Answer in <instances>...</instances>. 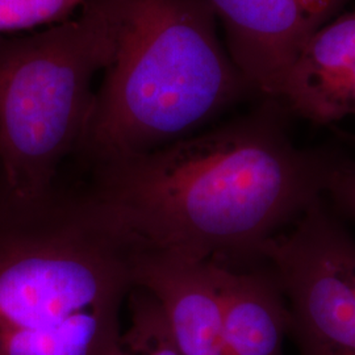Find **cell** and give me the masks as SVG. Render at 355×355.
<instances>
[{
  "instance_id": "6da1fadb",
  "label": "cell",
  "mask_w": 355,
  "mask_h": 355,
  "mask_svg": "<svg viewBox=\"0 0 355 355\" xmlns=\"http://www.w3.org/2000/svg\"><path fill=\"white\" fill-rule=\"evenodd\" d=\"M277 101L150 152L94 164L83 202L137 253L245 267L343 167L292 145Z\"/></svg>"
},
{
  "instance_id": "7a4b0ae2",
  "label": "cell",
  "mask_w": 355,
  "mask_h": 355,
  "mask_svg": "<svg viewBox=\"0 0 355 355\" xmlns=\"http://www.w3.org/2000/svg\"><path fill=\"white\" fill-rule=\"evenodd\" d=\"M51 193L0 224V355H108L135 250L82 198Z\"/></svg>"
},
{
  "instance_id": "3957f363",
  "label": "cell",
  "mask_w": 355,
  "mask_h": 355,
  "mask_svg": "<svg viewBox=\"0 0 355 355\" xmlns=\"http://www.w3.org/2000/svg\"><path fill=\"white\" fill-rule=\"evenodd\" d=\"M207 0H127L78 152L94 164L192 136L253 94Z\"/></svg>"
},
{
  "instance_id": "277c9868",
  "label": "cell",
  "mask_w": 355,
  "mask_h": 355,
  "mask_svg": "<svg viewBox=\"0 0 355 355\" xmlns=\"http://www.w3.org/2000/svg\"><path fill=\"white\" fill-rule=\"evenodd\" d=\"M127 0H85L74 20L26 37L0 36V166L13 202L51 192L78 152L95 76L114 60Z\"/></svg>"
},
{
  "instance_id": "5b68a950",
  "label": "cell",
  "mask_w": 355,
  "mask_h": 355,
  "mask_svg": "<svg viewBox=\"0 0 355 355\" xmlns=\"http://www.w3.org/2000/svg\"><path fill=\"white\" fill-rule=\"evenodd\" d=\"M286 300L299 355H355V241L321 200L259 250Z\"/></svg>"
},
{
  "instance_id": "8992f818",
  "label": "cell",
  "mask_w": 355,
  "mask_h": 355,
  "mask_svg": "<svg viewBox=\"0 0 355 355\" xmlns=\"http://www.w3.org/2000/svg\"><path fill=\"white\" fill-rule=\"evenodd\" d=\"M249 89L279 99L293 61L320 28L353 0H207Z\"/></svg>"
},
{
  "instance_id": "52a82bcc",
  "label": "cell",
  "mask_w": 355,
  "mask_h": 355,
  "mask_svg": "<svg viewBox=\"0 0 355 355\" xmlns=\"http://www.w3.org/2000/svg\"><path fill=\"white\" fill-rule=\"evenodd\" d=\"M133 280L161 305L179 355H229L216 265L135 252Z\"/></svg>"
},
{
  "instance_id": "ba28073f",
  "label": "cell",
  "mask_w": 355,
  "mask_h": 355,
  "mask_svg": "<svg viewBox=\"0 0 355 355\" xmlns=\"http://www.w3.org/2000/svg\"><path fill=\"white\" fill-rule=\"evenodd\" d=\"M355 78V11L341 13L309 38L293 61L278 102L318 124L350 114Z\"/></svg>"
},
{
  "instance_id": "9c48e42d",
  "label": "cell",
  "mask_w": 355,
  "mask_h": 355,
  "mask_svg": "<svg viewBox=\"0 0 355 355\" xmlns=\"http://www.w3.org/2000/svg\"><path fill=\"white\" fill-rule=\"evenodd\" d=\"M229 355H282L290 331L286 300L271 271L216 265Z\"/></svg>"
},
{
  "instance_id": "30bf717a",
  "label": "cell",
  "mask_w": 355,
  "mask_h": 355,
  "mask_svg": "<svg viewBox=\"0 0 355 355\" xmlns=\"http://www.w3.org/2000/svg\"><path fill=\"white\" fill-rule=\"evenodd\" d=\"M130 296V325L124 333L141 355H179L165 313L152 293L135 286Z\"/></svg>"
},
{
  "instance_id": "8fae6325",
  "label": "cell",
  "mask_w": 355,
  "mask_h": 355,
  "mask_svg": "<svg viewBox=\"0 0 355 355\" xmlns=\"http://www.w3.org/2000/svg\"><path fill=\"white\" fill-rule=\"evenodd\" d=\"M85 0H0V36L64 21Z\"/></svg>"
},
{
  "instance_id": "7c38bea8",
  "label": "cell",
  "mask_w": 355,
  "mask_h": 355,
  "mask_svg": "<svg viewBox=\"0 0 355 355\" xmlns=\"http://www.w3.org/2000/svg\"><path fill=\"white\" fill-rule=\"evenodd\" d=\"M328 191L343 211L355 218V168L343 166L331 179Z\"/></svg>"
},
{
  "instance_id": "4fadbf2b",
  "label": "cell",
  "mask_w": 355,
  "mask_h": 355,
  "mask_svg": "<svg viewBox=\"0 0 355 355\" xmlns=\"http://www.w3.org/2000/svg\"><path fill=\"white\" fill-rule=\"evenodd\" d=\"M350 114L355 116V78L352 85V91H350Z\"/></svg>"
}]
</instances>
